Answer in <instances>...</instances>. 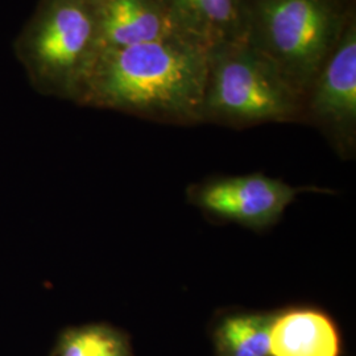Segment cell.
<instances>
[{"instance_id":"obj_1","label":"cell","mask_w":356,"mask_h":356,"mask_svg":"<svg viewBox=\"0 0 356 356\" xmlns=\"http://www.w3.org/2000/svg\"><path fill=\"white\" fill-rule=\"evenodd\" d=\"M206 72L207 51L189 38L106 49L79 103L195 122L202 115Z\"/></svg>"},{"instance_id":"obj_2","label":"cell","mask_w":356,"mask_h":356,"mask_svg":"<svg viewBox=\"0 0 356 356\" xmlns=\"http://www.w3.org/2000/svg\"><path fill=\"white\" fill-rule=\"evenodd\" d=\"M13 51L40 92L79 103L103 51L92 0H38Z\"/></svg>"},{"instance_id":"obj_3","label":"cell","mask_w":356,"mask_h":356,"mask_svg":"<svg viewBox=\"0 0 356 356\" xmlns=\"http://www.w3.org/2000/svg\"><path fill=\"white\" fill-rule=\"evenodd\" d=\"M354 13L355 0H244L243 38L304 95Z\"/></svg>"},{"instance_id":"obj_4","label":"cell","mask_w":356,"mask_h":356,"mask_svg":"<svg viewBox=\"0 0 356 356\" xmlns=\"http://www.w3.org/2000/svg\"><path fill=\"white\" fill-rule=\"evenodd\" d=\"M302 115V92L244 38L207 51L201 120L254 124Z\"/></svg>"},{"instance_id":"obj_5","label":"cell","mask_w":356,"mask_h":356,"mask_svg":"<svg viewBox=\"0 0 356 356\" xmlns=\"http://www.w3.org/2000/svg\"><path fill=\"white\" fill-rule=\"evenodd\" d=\"M310 115L339 144H351L356 126V13L304 94Z\"/></svg>"},{"instance_id":"obj_6","label":"cell","mask_w":356,"mask_h":356,"mask_svg":"<svg viewBox=\"0 0 356 356\" xmlns=\"http://www.w3.org/2000/svg\"><path fill=\"white\" fill-rule=\"evenodd\" d=\"M296 193L279 179L252 175L226 178L204 186L200 204L216 216L261 227L280 218Z\"/></svg>"},{"instance_id":"obj_7","label":"cell","mask_w":356,"mask_h":356,"mask_svg":"<svg viewBox=\"0 0 356 356\" xmlns=\"http://www.w3.org/2000/svg\"><path fill=\"white\" fill-rule=\"evenodd\" d=\"M92 3L103 51L185 38L161 0H92Z\"/></svg>"},{"instance_id":"obj_8","label":"cell","mask_w":356,"mask_h":356,"mask_svg":"<svg viewBox=\"0 0 356 356\" xmlns=\"http://www.w3.org/2000/svg\"><path fill=\"white\" fill-rule=\"evenodd\" d=\"M179 32L209 51L243 38L244 0H161Z\"/></svg>"},{"instance_id":"obj_9","label":"cell","mask_w":356,"mask_h":356,"mask_svg":"<svg viewBox=\"0 0 356 356\" xmlns=\"http://www.w3.org/2000/svg\"><path fill=\"white\" fill-rule=\"evenodd\" d=\"M339 351L335 325L318 310H291L270 323V356H339Z\"/></svg>"},{"instance_id":"obj_10","label":"cell","mask_w":356,"mask_h":356,"mask_svg":"<svg viewBox=\"0 0 356 356\" xmlns=\"http://www.w3.org/2000/svg\"><path fill=\"white\" fill-rule=\"evenodd\" d=\"M272 321L264 316H236L226 319L218 330L220 353L223 356L269 355Z\"/></svg>"},{"instance_id":"obj_11","label":"cell","mask_w":356,"mask_h":356,"mask_svg":"<svg viewBox=\"0 0 356 356\" xmlns=\"http://www.w3.org/2000/svg\"><path fill=\"white\" fill-rule=\"evenodd\" d=\"M63 356H126V351L114 332L91 327L70 332L65 338Z\"/></svg>"}]
</instances>
